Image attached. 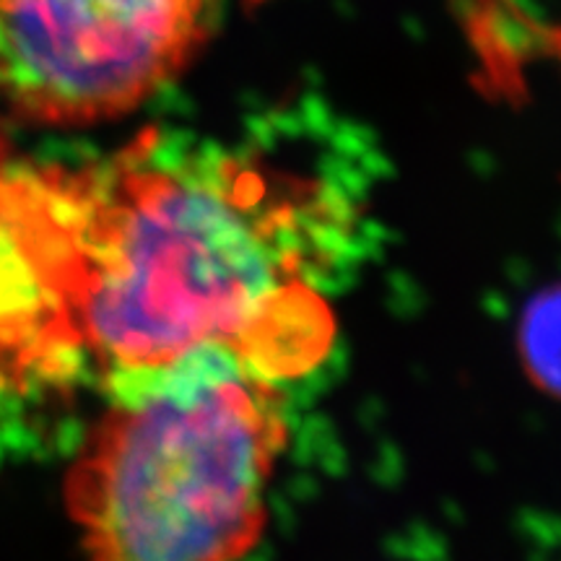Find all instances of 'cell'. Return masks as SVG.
<instances>
[{
    "mask_svg": "<svg viewBox=\"0 0 561 561\" xmlns=\"http://www.w3.org/2000/svg\"><path fill=\"white\" fill-rule=\"evenodd\" d=\"M66 180L81 371L115 388L227 348L278 382L331 351L333 314L314 278L343 227L312 182L219 149H174L157 133Z\"/></svg>",
    "mask_w": 561,
    "mask_h": 561,
    "instance_id": "obj_1",
    "label": "cell"
},
{
    "mask_svg": "<svg viewBox=\"0 0 561 561\" xmlns=\"http://www.w3.org/2000/svg\"><path fill=\"white\" fill-rule=\"evenodd\" d=\"M110 396L66 486L87 559H242L286 445L276 382L203 348Z\"/></svg>",
    "mask_w": 561,
    "mask_h": 561,
    "instance_id": "obj_2",
    "label": "cell"
},
{
    "mask_svg": "<svg viewBox=\"0 0 561 561\" xmlns=\"http://www.w3.org/2000/svg\"><path fill=\"white\" fill-rule=\"evenodd\" d=\"M208 0H0V96L45 125L125 115L203 37Z\"/></svg>",
    "mask_w": 561,
    "mask_h": 561,
    "instance_id": "obj_3",
    "label": "cell"
},
{
    "mask_svg": "<svg viewBox=\"0 0 561 561\" xmlns=\"http://www.w3.org/2000/svg\"><path fill=\"white\" fill-rule=\"evenodd\" d=\"M73 263L62 170H0V388L81 375L68 322Z\"/></svg>",
    "mask_w": 561,
    "mask_h": 561,
    "instance_id": "obj_4",
    "label": "cell"
},
{
    "mask_svg": "<svg viewBox=\"0 0 561 561\" xmlns=\"http://www.w3.org/2000/svg\"><path fill=\"white\" fill-rule=\"evenodd\" d=\"M525 367L546 390L561 396V284L538 294L520 325Z\"/></svg>",
    "mask_w": 561,
    "mask_h": 561,
    "instance_id": "obj_5",
    "label": "cell"
}]
</instances>
